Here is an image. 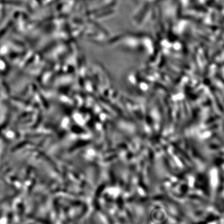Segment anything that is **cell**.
Instances as JSON below:
<instances>
[{
	"label": "cell",
	"mask_w": 224,
	"mask_h": 224,
	"mask_svg": "<svg viewBox=\"0 0 224 224\" xmlns=\"http://www.w3.org/2000/svg\"><path fill=\"white\" fill-rule=\"evenodd\" d=\"M188 8L189 9L196 10L197 11H200V12H202V13H207L208 11V9L205 7H204L201 5H192L189 6L188 7Z\"/></svg>",
	"instance_id": "cell-1"
},
{
	"label": "cell",
	"mask_w": 224,
	"mask_h": 224,
	"mask_svg": "<svg viewBox=\"0 0 224 224\" xmlns=\"http://www.w3.org/2000/svg\"><path fill=\"white\" fill-rule=\"evenodd\" d=\"M181 18H183V19H186V20H190V21H195V22H201V21H202L201 19H200L199 18H196V17H194L193 16H191V15H185V16H183L181 17Z\"/></svg>",
	"instance_id": "cell-2"
},
{
	"label": "cell",
	"mask_w": 224,
	"mask_h": 224,
	"mask_svg": "<svg viewBox=\"0 0 224 224\" xmlns=\"http://www.w3.org/2000/svg\"><path fill=\"white\" fill-rule=\"evenodd\" d=\"M207 5H208L210 7H214L216 8L219 10H221L223 9V7L221 6V5H218L217 4H215V2H213L212 1H208L207 2Z\"/></svg>",
	"instance_id": "cell-3"
},
{
	"label": "cell",
	"mask_w": 224,
	"mask_h": 224,
	"mask_svg": "<svg viewBox=\"0 0 224 224\" xmlns=\"http://www.w3.org/2000/svg\"><path fill=\"white\" fill-rule=\"evenodd\" d=\"M181 3H180L179 5L178 8V11H177V16H178V17L179 18H181Z\"/></svg>",
	"instance_id": "cell-4"
}]
</instances>
